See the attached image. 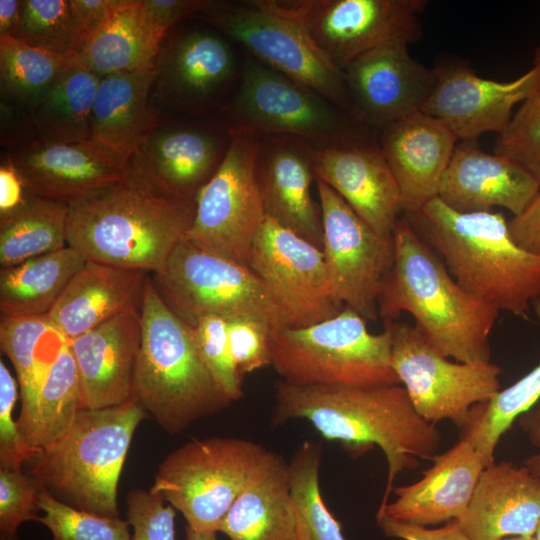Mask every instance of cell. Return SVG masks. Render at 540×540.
Listing matches in <instances>:
<instances>
[{"instance_id": "obj_1", "label": "cell", "mask_w": 540, "mask_h": 540, "mask_svg": "<svg viewBox=\"0 0 540 540\" xmlns=\"http://www.w3.org/2000/svg\"><path fill=\"white\" fill-rule=\"evenodd\" d=\"M272 424L308 420L326 440L337 441L352 455L374 446L388 464L386 489L379 508L388 504L398 474L431 460L442 436L436 424L417 414L404 387L277 384Z\"/></svg>"}, {"instance_id": "obj_2", "label": "cell", "mask_w": 540, "mask_h": 540, "mask_svg": "<svg viewBox=\"0 0 540 540\" xmlns=\"http://www.w3.org/2000/svg\"><path fill=\"white\" fill-rule=\"evenodd\" d=\"M393 240L394 261L382 284L378 314L387 321L409 313L447 358L490 361L489 336L500 311L463 289L403 215Z\"/></svg>"}, {"instance_id": "obj_3", "label": "cell", "mask_w": 540, "mask_h": 540, "mask_svg": "<svg viewBox=\"0 0 540 540\" xmlns=\"http://www.w3.org/2000/svg\"><path fill=\"white\" fill-rule=\"evenodd\" d=\"M403 217L463 289L499 311L528 318L540 297V255L516 244L503 214L459 212L436 197Z\"/></svg>"}, {"instance_id": "obj_4", "label": "cell", "mask_w": 540, "mask_h": 540, "mask_svg": "<svg viewBox=\"0 0 540 540\" xmlns=\"http://www.w3.org/2000/svg\"><path fill=\"white\" fill-rule=\"evenodd\" d=\"M196 202L123 179L68 203L67 245L87 260L148 273L159 270L190 229Z\"/></svg>"}, {"instance_id": "obj_5", "label": "cell", "mask_w": 540, "mask_h": 540, "mask_svg": "<svg viewBox=\"0 0 540 540\" xmlns=\"http://www.w3.org/2000/svg\"><path fill=\"white\" fill-rule=\"evenodd\" d=\"M141 345L131 398L169 433L213 415L232 401L210 373L195 328L176 316L155 290L150 274L140 307Z\"/></svg>"}, {"instance_id": "obj_6", "label": "cell", "mask_w": 540, "mask_h": 540, "mask_svg": "<svg viewBox=\"0 0 540 540\" xmlns=\"http://www.w3.org/2000/svg\"><path fill=\"white\" fill-rule=\"evenodd\" d=\"M144 416L132 398L115 407L81 409L68 432L32 459L30 476L75 508L118 517V481Z\"/></svg>"}, {"instance_id": "obj_7", "label": "cell", "mask_w": 540, "mask_h": 540, "mask_svg": "<svg viewBox=\"0 0 540 540\" xmlns=\"http://www.w3.org/2000/svg\"><path fill=\"white\" fill-rule=\"evenodd\" d=\"M221 120L231 132L289 135L315 146L376 139L379 133L307 85L249 54L242 61L235 93Z\"/></svg>"}, {"instance_id": "obj_8", "label": "cell", "mask_w": 540, "mask_h": 540, "mask_svg": "<svg viewBox=\"0 0 540 540\" xmlns=\"http://www.w3.org/2000/svg\"><path fill=\"white\" fill-rule=\"evenodd\" d=\"M269 350L271 366L293 385L400 384L392 366L389 331L369 332L366 320L348 307L317 324L272 333Z\"/></svg>"}, {"instance_id": "obj_9", "label": "cell", "mask_w": 540, "mask_h": 540, "mask_svg": "<svg viewBox=\"0 0 540 540\" xmlns=\"http://www.w3.org/2000/svg\"><path fill=\"white\" fill-rule=\"evenodd\" d=\"M150 278L167 307L192 327L207 315L253 320L271 334L292 327L286 311L250 267L185 237Z\"/></svg>"}, {"instance_id": "obj_10", "label": "cell", "mask_w": 540, "mask_h": 540, "mask_svg": "<svg viewBox=\"0 0 540 540\" xmlns=\"http://www.w3.org/2000/svg\"><path fill=\"white\" fill-rule=\"evenodd\" d=\"M273 454L241 438L192 440L163 460L149 491L180 511L187 526L218 532L236 498Z\"/></svg>"}, {"instance_id": "obj_11", "label": "cell", "mask_w": 540, "mask_h": 540, "mask_svg": "<svg viewBox=\"0 0 540 540\" xmlns=\"http://www.w3.org/2000/svg\"><path fill=\"white\" fill-rule=\"evenodd\" d=\"M199 16L253 58L352 114L343 71L317 49L296 21L276 10L269 0H209Z\"/></svg>"}, {"instance_id": "obj_12", "label": "cell", "mask_w": 540, "mask_h": 540, "mask_svg": "<svg viewBox=\"0 0 540 540\" xmlns=\"http://www.w3.org/2000/svg\"><path fill=\"white\" fill-rule=\"evenodd\" d=\"M392 366L413 408L426 421L449 420L465 430L471 410L500 391L501 368L490 361L453 362L415 325L387 320Z\"/></svg>"}, {"instance_id": "obj_13", "label": "cell", "mask_w": 540, "mask_h": 540, "mask_svg": "<svg viewBox=\"0 0 540 540\" xmlns=\"http://www.w3.org/2000/svg\"><path fill=\"white\" fill-rule=\"evenodd\" d=\"M296 21L341 71L355 58L390 43L422 36L419 15L427 0H269Z\"/></svg>"}, {"instance_id": "obj_14", "label": "cell", "mask_w": 540, "mask_h": 540, "mask_svg": "<svg viewBox=\"0 0 540 540\" xmlns=\"http://www.w3.org/2000/svg\"><path fill=\"white\" fill-rule=\"evenodd\" d=\"M258 145L257 135L231 132L221 165L196 197L195 217L185 236L248 267L254 237L266 217L256 177Z\"/></svg>"}, {"instance_id": "obj_15", "label": "cell", "mask_w": 540, "mask_h": 540, "mask_svg": "<svg viewBox=\"0 0 540 540\" xmlns=\"http://www.w3.org/2000/svg\"><path fill=\"white\" fill-rule=\"evenodd\" d=\"M316 188L333 296L365 320H375L382 284L394 261L393 237L378 234L318 177Z\"/></svg>"}, {"instance_id": "obj_16", "label": "cell", "mask_w": 540, "mask_h": 540, "mask_svg": "<svg viewBox=\"0 0 540 540\" xmlns=\"http://www.w3.org/2000/svg\"><path fill=\"white\" fill-rule=\"evenodd\" d=\"M166 37L154 65L152 92L157 101L195 116L223 109L241 74L233 41L202 27L183 28Z\"/></svg>"}, {"instance_id": "obj_17", "label": "cell", "mask_w": 540, "mask_h": 540, "mask_svg": "<svg viewBox=\"0 0 540 540\" xmlns=\"http://www.w3.org/2000/svg\"><path fill=\"white\" fill-rule=\"evenodd\" d=\"M230 142L222 121H164L159 114L125 159V173L161 194L195 201Z\"/></svg>"}, {"instance_id": "obj_18", "label": "cell", "mask_w": 540, "mask_h": 540, "mask_svg": "<svg viewBox=\"0 0 540 540\" xmlns=\"http://www.w3.org/2000/svg\"><path fill=\"white\" fill-rule=\"evenodd\" d=\"M250 269L289 316L292 327H307L339 314L324 253L266 216L252 244Z\"/></svg>"}, {"instance_id": "obj_19", "label": "cell", "mask_w": 540, "mask_h": 540, "mask_svg": "<svg viewBox=\"0 0 540 540\" xmlns=\"http://www.w3.org/2000/svg\"><path fill=\"white\" fill-rule=\"evenodd\" d=\"M433 70L435 84L420 111L441 120L459 141L501 134L539 78L533 65L511 81L487 79L477 75L469 62L450 56L437 60Z\"/></svg>"}, {"instance_id": "obj_20", "label": "cell", "mask_w": 540, "mask_h": 540, "mask_svg": "<svg viewBox=\"0 0 540 540\" xmlns=\"http://www.w3.org/2000/svg\"><path fill=\"white\" fill-rule=\"evenodd\" d=\"M342 71L353 116L378 133L420 111L435 84L433 68L412 57L405 43L367 51Z\"/></svg>"}, {"instance_id": "obj_21", "label": "cell", "mask_w": 540, "mask_h": 540, "mask_svg": "<svg viewBox=\"0 0 540 540\" xmlns=\"http://www.w3.org/2000/svg\"><path fill=\"white\" fill-rule=\"evenodd\" d=\"M256 177L266 216L323 250L316 181L315 145L289 135L259 136Z\"/></svg>"}, {"instance_id": "obj_22", "label": "cell", "mask_w": 540, "mask_h": 540, "mask_svg": "<svg viewBox=\"0 0 540 540\" xmlns=\"http://www.w3.org/2000/svg\"><path fill=\"white\" fill-rule=\"evenodd\" d=\"M5 157L27 192L65 203L99 191L125 176L122 160L93 140L35 139L11 148Z\"/></svg>"}, {"instance_id": "obj_23", "label": "cell", "mask_w": 540, "mask_h": 540, "mask_svg": "<svg viewBox=\"0 0 540 540\" xmlns=\"http://www.w3.org/2000/svg\"><path fill=\"white\" fill-rule=\"evenodd\" d=\"M315 171L373 230L393 237L403 215V202L379 137L346 145L315 146Z\"/></svg>"}, {"instance_id": "obj_24", "label": "cell", "mask_w": 540, "mask_h": 540, "mask_svg": "<svg viewBox=\"0 0 540 540\" xmlns=\"http://www.w3.org/2000/svg\"><path fill=\"white\" fill-rule=\"evenodd\" d=\"M141 336L140 308H133L68 341L79 377L81 409L115 407L131 399Z\"/></svg>"}, {"instance_id": "obj_25", "label": "cell", "mask_w": 540, "mask_h": 540, "mask_svg": "<svg viewBox=\"0 0 540 540\" xmlns=\"http://www.w3.org/2000/svg\"><path fill=\"white\" fill-rule=\"evenodd\" d=\"M539 193L540 182L516 161L484 152L477 141H459L437 197L463 213L502 207L517 216Z\"/></svg>"}, {"instance_id": "obj_26", "label": "cell", "mask_w": 540, "mask_h": 540, "mask_svg": "<svg viewBox=\"0 0 540 540\" xmlns=\"http://www.w3.org/2000/svg\"><path fill=\"white\" fill-rule=\"evenodd\" d=\"M457 136L441 120L417 111L379 132V145L399 187L403 214L438 195Z\"/></svg>"}, {"instance_id": "obj_27", "label": "cell", "mask_w": 540, "mask_h": 540, "mask_svg": "<svg viewBox=\"0 0 540 540\" xmlns=\"http://www.w3.org/2000/svg\"><path fill=\"white\" fill-rule=\"evenodd\" d=\"M433 465L412 484L396 487V499L376 516L420 526L460 519L466 512L479 477L486 467L470 438L461 439L435 455Z\"/></svg>"}, {"instance_id": "obj_28", "label": "cell", "mask_w": 540, "mask_h": 540, "mask_svg": "<svg viewBox=\"0 0 540 540\" xmlns=\"http://www.w3.org/2000/svg\"><path fill=\"white\" fill-rule=\"evenodd\" d=\"M457 522L470 540L534 536L540 522V478L524 466L494 462L482 471Z\"/></svg>"}, {"instance_id": "obj_29", "label": "cell", "mask_w": 540, "mask_h": 540, "mask_svg": "<svg viewBox=\"0 0 540 540\" xmlns=\"http://www.w3.org/2000/svg\"><path fill=\"white\" fill-rule=\"evenodd\" d=\"M150 273L87 260L46 314L68 341L133 308H140Z\"/></svg>"}, {"instance_id": "obj_30", "label": "cell", "mask_w": 540, "mask_h": 540, "mask_svg": "<svg viewBox=\"0 0 540 540\" xmlns=\"http://www.w3.org/2000/svg\"><path fill=\"white\" fill-rule=\"evenodd\" d=\"M155 69L101 77L91 118V139L124 163L138 140L159 115L150 106Z\"/></svg>"}, {"instance_id": "obj_31", "label": "cell", "mask_w": 540, "mask_h": 540, "mask_svg": "<svg viewBox=\"0 0 540 540\" xmlns=\"http://www.w3.org/2000/svg\"><path fill=\"white\" fill-rule=\"evenodd\" d=\"M218 532L230 540H296L289 467L279 455L236 498Z\"/></svg>"}, {"instance_id": "obj_32", "label": "cell", "mask_w": 540, "mask_h": 540, "mask_svg": "<svg viewBox=\"0 0 540 540\" xmlns=\"http://www.w3.org/2000/svg\"><path fill=\"white\" fill-rule=\"evenodd\" d=\"M162 41L148 27L141 0H119L82 54L69 63L99 77L154 68Z\"/></svg>"}, {"instance_id": "obj_33", "label": "cell", "mask_w": 540, "mask_h": 540, "mask_svg": "<svg viewBox=\"0 0 540 540\" xmlns=\"http://www.w3.org/2000/svg\"><path fill=\"white\" fill-rule=\"evenodd\" d=\"M66 341L46 315L0 319L1 351L12 362L20 386L22 405L17 423L25 441L34 422L42 385Z\"/></svg>"}, {"instance_id": "obj_34", "label": "cell", "mask_w": 540, "mask_h": 540, "mask_svg": "<svg viewBox=\"0 0 540 540\" xmlns=\"http://www.w3.org/2000/svg\"><path fill=\"white\" fill-rule=\"evenodd\" d=\"M87 259L66 246L0 269L1 317L42 316L54 307Z\"/></svg>"}, {"instance_id": "obj_35", "label": "cell", "mask_w": 540, "mask_h": 540, "mask_svg": "<svg viewBox=\"0 0 540 540\" xmlns=\"http://www.w3.org/2000/svg\"><path fill=\"white\" fill-rule=\"evenodd\" d=\"M100 79L68 62L52 88L29 112L35 138L49 142L92 140V109Z\"/></svg>"}, {"instance_id": "obj_36", "label": "cell", "mask_w": 540, "mask_h": 540, "mask_svg": "<svg viewBox=\"0 0 540 540\" xmlns=\"http://www.w3.org/2000/svg\"><path fill=\"white\" fill-rule=\"evenodd\" d=\"M67 215L68 203L25 190L20 204L0 213L1 268L66 247Z\"/></svg>"}, {"instance_id": "obj_37", "label": "cell", "mask_w": 540, "mask_h": 540, "mask_svg": "<svg viewBox=\"0 0 540 540\" xmlns=\"http://www.w3.org/2000/svg\"><path fill=\"white\" fill-rule=\"evenodd\" d=\"M68 61L13 37H0L1 101L29 114Z\"/></svg>"}, {"instance_id": "obj_38", "label": "cell", "mask_w": 540, "mask_h": 540, "mask_svg": "<svg viewBox=\"0 0 540 540\" xmlns=\"http://www.w3.org/2000/svg\"><path fill=\"white\" fill-rule=\"evenodd\" d=\"M80 410L77 367L66 341L40 390L27 444L38 452L50 448L68 432Z\"/></svg>"}, {"instance_id": "obj_39", "label": "cell", "mask_w": 540, "mask_h": 540, "mask_svg": "<svg viewBox=\"0 0 540 540\" xmlns=\"http://www.w3.org/2000/svg\"><path fill=\"white\" fill-rule=\"evenodd\" d=\"M531 307L540 321V297L533 300ZM539 400L540 363L488 402L473 407L463 434L470 438L486 467L495 462V450L502 435Z\"/></svg>"}, {"instance_id": "obj_40", "label": "cell", "mask_w": 540, "mask_h": 540, "mask_svg": "<svg viewBox=\"0 0 540 540\" xmlns=\"http://www.w3.org/2000/svg\"><path fill=\"white\" fill-rule=\"evenodd\" d=\"M322 446L304 441L289 467L290 494L296 518V540H345L341 524L325 505L319 486Z\"/></svg>"}, {"instance_id": "obj_41", "label": "cell", "mask_w": 540, "mask_h": 540, "mask_svg": "<svg viewBox=\"0 0 540 540\" xmlns=\"http://www.w3.org/2000/svg\"><path fill=\"white\" fill-rule=\"evenodd\" d=\"M15 38L70 62L82 54L89 34L71 0H22Z\"/></svg>"}, {"instance_id": "obj_42", "label": "cell", "mask_w": 540, "mask_h": 540, "mask_svg": "<svg viewBox=\"0 0 540 540\" xmlns=\"http://www.w3.org/2000/svg\"><path fill=\"white\" fill-rule=\"evenodd\" d=\"M44 512L37 521L52 533V540H131L129 521L80 510L58 500L48 490L40 494Z\"/></svg>"}, {"instance_id": "obj_43", "label": "cell", "mask_w": 540, "mask_h": 540, "mask_svg": "<svg viewBox=\"0 0 540 540\" xmlns=\"http://www.w3.org/2000/svg\"><path fill=\"white\" fill-rule=\"evenodd\" d=\"M533 65L539 69V78L515 109L507 128L497 135L494 153L516 161L540 182V45Z\"/></svg>"}, {"instance_id": "obj_44", "label": "cell", "mask_w": 540, "mask_h": 540, "mask_svg": "<svg viewBox=\"0 0 540 540\" xmlns=\"http://www.w3.org/2000/svg\"><path fill=\"white\" fill-rule=\"evenodd\" d=\"M194 328L201 355L214 380L231 401L239 399L241 374L231 354L227 320L207 315Z\"/></svg>"}, {"instance_id": "obj_45", "label": "cell", "mask_w": 540, "mask_h": 540, "mask_svg": "<svg viewBox=\"0 0 540 540\" xmlns=\"http://www.w3.org/2000/svg\"><path fill=\"white\" fill-rule=\"evenodd\" d=\"M44 488L19 469L0 468V540H19L18 527L38 520Z\"/></svg>"}, {"instance_id": "obj_46", "label": "cell", "mask_w": 540, "mask_h": 540, "mask_svg": "<svg viewBox=\"0 0 540 540\" xmlns=\"http://www.w3.org/2000/svg\"><path fill=\"white\" fill-rule=\"evenodd\" d=\"M162 496L134 489L127 496L131 540H175L176 510Z\"/></svg>"}, {"instance_id": "obj_47", "label": "cell", "mask_w": 540, "mask_h": 540, "mask_svg": "<svg viewBox=\"0 0 540 540\" xmlns=\"http://www.w3.org/2000/svg\"><path fill=\"white\" fill-rule=\"evenodd\" d=\"M17 399L15 379L0 361V467L19 469L26 460L40 454L31 448L20 432L17 421L13 420V409Z\"/></svg>"}, {"instance_id": "obj_48", "label": "cell", "mask_w": 540, "mask_h": 540, "mask_svg": "<svg viewBox=\"0 0 540 540\" xmlns=\"http://www.w3.org/2000/svg\"><path fill=\"white\" fill-rule=\"evenodd\" d=\"M231 354L242 375L271 365L270 330L247 319L227 320Z\"/></svg>"}, {"instance_id": "obj_49", "label": "cell", "mask_w": 540, "mask_h": 540, "mask_svg": "<svg viewBox=\"0 0 540 540\" xmlns=\"http://www.w3.org/2000/svg\"><path fill=\"white\" fill-rule=\"evenodd\" d=\"M209 0H141L145 21L163 42L173 25L190 16L200 15Z\"/></svg>"}, {"instance_id": "obj_50", "label": "cell", "mask_w": 540, "mask_h": 540, "mask_svg": "<svg viewBox=\"0 0 540 540\" xmlns=\"http://www.w3.org/2000/svg\"><path fill=\"white\" fill-rule=\"evenodd\" d=\"M382 532L402 540H470L461 530L457 520L449 521L440 528H426L416 524L391 520L384 515L376 516Z\"/></svg>"}, {"instance_id": "obj_51", "label": "cell", "mask_w": 540, "mask_h": 540, "mask_svg": "<svg viewBox=\"0 0 540 540\" xmlns=\"http://www.w3.org/2000/svg\"><path fill=\"white\" fill-rule=\"evenodd\" d=\"M513 240L526 251L540 255V193L508 221Z\"/></svg>"}, {"instance_id": "obj_52", "label": "cell", "mask_w": 540, "mask_h": 540, "mask_svg": "<svg viewBox=\"0 0 540 540\" xmlns=\"http://www.w3.org/2000/svg\"><path fill=\"white\" fill-rule=\"evenodd\" d=\"M24 186L10 163L2 156L0 165V213L7 212L22 202Z\"/></svg>"}, {"instance_id": "obj_53", "label": "cell", "mask_w": 540, "mask_h": 540, "mask_svg": "<svg viewBox=\"0 0 540 540\" xmlns=\"http://www.w3.org/2000/svg\"><path fill=\"white\" fill-rule=\"evenodd\" d=\"M89 38L100 29L119 0H71Z\"/></svg>"}, {"instance_id": "obj_54", "label": "cell", "mask_w": 540, "mask_h": 540, "mask_svg": "<svg viewBox=\"0 0 540 540\" xmlns=\"http://www.w3.org/2000/svg\"><path fill=\"white\" fill-rule=\"evenodd\" d=\"M517 421L529 441L540 448V400L528 411L521 414ZM523 466L540 478V452L526 458Z\"/></svg>"}, {"instance_id": "obj_55", "label": "cell", "mask_w": 540, "mask_h": 540, "mask_svg": "<svg viewBox=\"0 0 540 540\" xmlns=\"http://www.w3.org/2000/svg\"><path fill=\"white\" fill-rule=\"evenodd\" d=\"M22 0H0V37L17 35Z\"/></svg>"}, {"instance_id": "obj_56", "label": "cell", "mask_w": 540, "mask_h": 540, "mask_svg": "<svg viewBox=\"0 0 540 540\" xmlns=\"http://www.w3.org/2000/svg\"><path fill=\"white\" fill-rule=\"evenodd\" d=\"M186 540H217L216 533L211 531H200L186 526Z\"/></svg>"}, {"instance_id": "obj_57", "label": "cell", "mask_w": 540, "mask_h": 540, "mask_svg": "<svg viewBox=\"0 0 540 540\" xmlns=\"http://www.w3.org/2000/svg\"><path fill=\"white\" fill-rule=\"evenodd\" d=\"M500 540H536L535 536H511Z\"/></svg>"}, {"instance_id": "obj_58", "label": "cell", "mask_w": 540, "mask_h": 540, "mask_svg": "<svg viewBox=\"0 0 540 540\" xmlns=\"http://www.w3.org/2000/svg\"><path fill=\"white\" fill-rule=\"evenodd\" d=\"M534 536H535L536 540H540V522H539V525L537 527V530H536Z\"/></svg>"}]
</instances>
